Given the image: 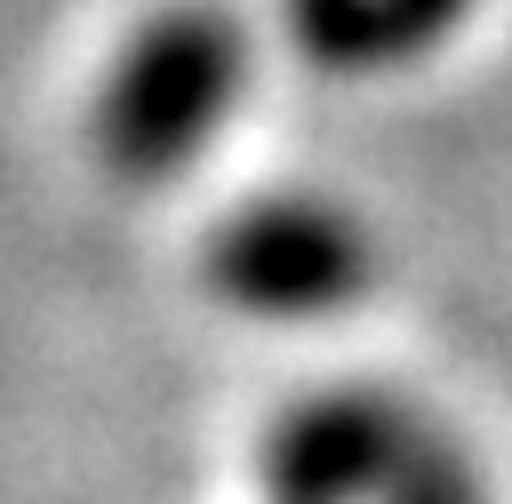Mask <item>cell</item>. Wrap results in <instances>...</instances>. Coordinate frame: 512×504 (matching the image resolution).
<instances>
[{
	"mask_svg": "<svg viewBox=\"0 0 512 504\" xmlns=\"http://www.w3.org/2000/svg\"><path fill=\"white\" fill-rule=\"evenodd\" d=\"M240 72V48H232V24L200 16V8H176L160 24H144V40L120 56V80H112V152L128 160H152L168 168V152L184 136H200L224 104Z\"/></svg>",
	"mask_w": 512,
	"mask_h": 504,
	"instance_id": "obj_1",
	"label": "cell"
},
{
	"mask_svg": "<svg viewBox=\"0 0 512 504\" xmlns=\"http://www.w3.org/2000/svg\"><path fill=\"white\" fill-rule=\"evenodd\" d=\"M472 0H296V24L320 56L336 64H376L408 40H432L448 16H464Z\"/></svg>",
	"mask_w": 512,
	"mask_h": 504,
	"instance_id": "obj_2",
	"label": "cell"
}]
</instances>
